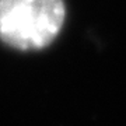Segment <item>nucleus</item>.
I'll use <instances>...</instances> for the list:
<instances>
[{"label":"nucleus","instance_id":"f257e3e1","mask_svg":"<svg viewBox=\"0 0 126 126\" xmlns=\"http://www.w3.org/2000/svg\"><path fill=\"white\" fill-rule=\"evenodd\" d=\"M66 17L63 0H0V39L17 49H41Z\"/></svg>","mask_w":126,"mask_h":126}]
</instances>
